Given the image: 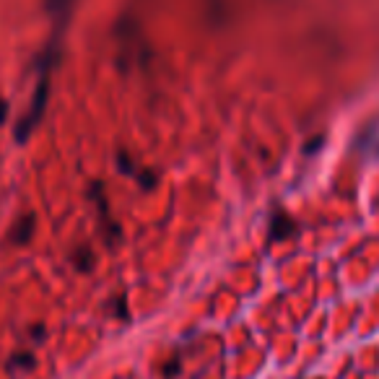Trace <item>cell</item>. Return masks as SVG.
Here are the masks:
<instances>
[{
    "mask_svg": "<svg viewBox=\"0 0 379 379\" xmlns=\"http://www.w3.org/2000/svg\"><path fill=\"white\" fill-rule=\"evenodd\" d=\"M296 231V226H294V221L283 213V210H278L276 216H273V224H270V239H286V237H291Z\"/></svg>",
    "mask_w": 379,
    "mask_h": 379,
    "instance_id": "6da1fadb",
    "label": "cell"
},
{
    "mask_svg": "<svg viewBox=\"0 0 379 379\" xmlns=\"http://www.w3.org/2000/svg\"><path fill=\"white\" fill-rule=\"evenodd\" d=\"M34 216L31 213H26V216H21L19 219V224L13 226V231H10V237H13V242H29L31 239V231H34Z\"/></svg>",
    "mask_w": 379,
    "mask_h": 379,
    "instance_id": "7a4b0ae2",
    "label": "cell"
},
{
    "mask_svg": "<svg viewBox=\"0 0 379 379\" xmlns=\"http://www.w3.org/2000/svg\"><path fill=\"white\" fill-rule=\"evenodd\" d=\"M3 120H6V104L0 101V125H3Z\"/></svg>",
    "mask_w": 379,
    "mask_h": 379,
    "instance_id": "3957f363",
    "label": "cell"
}]
</instances>
